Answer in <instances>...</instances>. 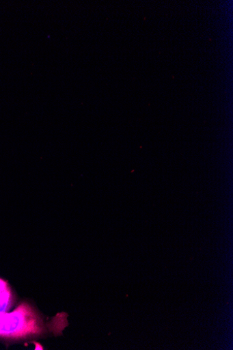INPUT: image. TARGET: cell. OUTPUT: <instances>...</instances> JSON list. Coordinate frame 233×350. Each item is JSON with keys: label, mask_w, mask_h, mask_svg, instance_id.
<instances>
[{"label": "cell", "mask_w": 233, "mask_h": 350, "mask_svg": "<svg viewBox=\"0 0 233 350\" xmlns=\"http://www.w3.org/2000/svg\"><path fill=\"white\" fill-rule=\"evenodd\" d=\"M40 319L35 310L22 304L14 312L0 314V337L22 338L40 330Z\"/></svg>", "instance_id": "obj_1"}, {"label": "cell", "mask_w": 233, "mask_h": 350, "mask_svg": "<svg viewBox=\"0 0 233 350\" xmlns=\"http://www.w3.org/2000/svg\"><path fill=\"white\" fill-rule=\"evenodd\" d=\"M14 301L15 298L10 284L0 278V314L8 312Z\"/></svg>", "instance_id": "obj_2"}]
</instances>
